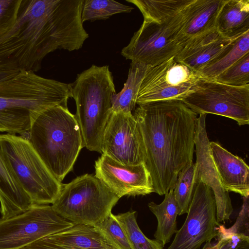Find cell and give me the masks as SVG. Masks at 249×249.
<instances>
[{
	"mask_svg": "<svg viewBox=\"0 0 249 249\" xmlns=\"http://www.w3.org/2000/svg\"><path fill=\"white\" fill-rule=\"evenodd\" d=\"M150 67L145 64L131 62L124 88L120 92L111 95V111L131 113L136 104L142 81Z\"/></svg>",
	"mask_w": 249,
	"mask_h": 249,
	"instance_id": "obj_23",
	"label": "cell"
},
{
	"mask_svg": "<svg viewBox=\"0 0 249 249\" xmlns=\"http://www.w3.org/2000/svg\"><path fill=\"white\" fill-rule=\"evenodd\" d=\"M84 146L102 154L105 127L111 108V97L116 93L108 66L92 65L78 74L70 84Z\"/></svg>",
	"mask_w": 249,
	"mask_h": 249,
	"instance_id": "obj_5",
	"label": "cell"
},
{
	"mask_svg": "<svg viewBox=\"0 0 249 249\" xmlns=\"http://www.w3.org/2000/svg\"><path fill=\"white\" fill-rule=\"evenodd\" d=\"M195 163H188L179 173L174 188L178 215L187 213L196 183L195 180Z\"/></svg>",
	"mask_w": 249,
	"mask_h": 249,
	"instance_id": "obj_28",
	"label": "cell"
},
{
	"mask_svg": "<svg viewBox=\"0 0 249 249\" xmlns=\"http://www.w3.org/2000/svg\"><path fill=\"white\" fill-rule=\"evenodd\" d=\"M148 206L158 221L155 239L164 246L177 231V217L179 212L174 189L165 194L164 199L161 203L157 204L150 202Z\"/></svg>",
	"mask_w": 249,
	"mask_h": 249,
	"instance_id": "obj_22",
	"label": "cell"
},
{
	"mask_svg": "<svg viewBox=\"0 0 249 249\" xmlns=\"http://www.w3.org/2000/svg\"><path fill=\"white\" fill-rule=\"evenodd\" d=\"M74 224L49 205H34L16 215L0 219V249H21Z\"/></svg>",
	"mask_w": 249,
	"mask_h": 249,
	"instance_id": "obj_10",
	"label": "cell"
},
{
	"mask_svg": "<svg viewBox=\"0 0 249 249\" xmlns=\"http://www.w3.org/2000/svg\"><path fill=\"white\" fill-rule=\"evenodd\" d=\"M249 197H243V203L235 223L231 228L235 232L249 236Z\"/></svg>",
	"mask_w": 249,
	"mask_h": 249,
	"instance_id": "obj_33",
	"label": "cell"
},
{
	"mask_svg": "<svg viewBox=\"0 0 249 249\" xmlns=\"http://www.w3.org/2000/svg\"><path fill=\"white\" fill-rule=\"evenodd\" d=\"M21 0H0V37L14 24Z\"/></svg>",
	"mask_w": 249,
	"mask_h": 249,
	"instance_id": "obj_32",
	"label": "cell"
},
{
	"mask_svg": "<svg viewBox=\"0 0 249 249\" xmlns=\"http://www.w3.org/2000/svg\"><path fill=\"white\" fill-rule=\"evenodd\" d=\"M196 114H213L249 124V85L236 87L201 77L181 100Z\"/></svg>",
	"mask_w": 249,
	"mask_h": 249,
	"instance_id": "obj_9",
	"label": "cell"
},
{
	"mask_svg": "<svg viewBox=\"0 0 249 249\" xmlns=\"http://www.w3.org/2000/svg\"><path fill=\"white\" fill-rule=\"evenodd\" d=\"M119 199L95 176L86 174L62 184L51 206L74 225L95 226L110 215Z\"/></svg>",
	"mask_w": 249,
	"mask_h": 249,
	"instance_id": "obj_7",
	"label": "cell"
},
{
	"mask_svg": "<svg viewBox=\"0 0 249 249\" xmlns=\"http://www.w3.org/2000/svg\"><path fill=\"white\" fill-rule=\"evenodd\" d=\"M187 214L183 225L167 249H199L203 243L216 236L220 224L216 219L213 194L201 181L196 183Z\"/></svg>",
	"mask_w": 249,
	"mask_h": 249,
	"instance_id": "obj_11",
	"label": "cell"
},
{
	"mask_svg": "<svg viewBox=\"0 0 249 249\" xmlns=\"http://www.w3.org/2000/svg\"><path fill=\"white\" fill-rule=\"evenodd\" d=\"M206 114H199L196 120L194 138L196 146L195 182L201 181L208 185L213 194L217 221L219 223L230 219L233 212L229 192L222 187L213 163L206 126Z\"/></svg>",
	"mask_w": 249,
	"mask_h": 249,
	"instance_id": "obj_15",
	"label": "cell"
},
{
	"mask_svg": "<svg viewBox=\"0 0 249 249\" xmlns=\"http://www.w3.org/2000/svg\"><path fill=\"white\" fill-rule=\"evenodd\" d=\"M233 41L215 29L189 41L175 58L198 73L228 48Z\"/></svg>",
	"mask_w": 249,
	"mask_h": 249,
	"instance_id": "obj_18",
	"label": "cell"
},
{
	"mask_svg": "<svg viewBox=\"0 0 249 249\" xmlns=\"http://www.w3.org/2000/svg\"><path fill=\"white\" fill-rule=\"evenodd\" d=\"M29 141L53 175L60 182L71 171L84 147L75 115L67 106L50 107L36 118Z\"/></svg>",
	"mask_w": 249,
	"mask_h": 249,
	"instance_id": "obj_4",
	"label": "cell"
},
{
	"mask_svg": "<svg viewBox=\"0 0 249 249\" xmlns=\"http://www.w3.org/2000/svg\"><path fill=\"white\" fill-rule=\"evenodd\" d=\"M185 8L177 16L162 22L143 19L129 44L122 49L121 54L131 62L150 66L176 56L184 47L180 34Z\"/></svg>",
	"mask_w": 249,
	"mask_h": 249,
	"instance_id": "obj_8",
	"label": "cell"
},
{
	"mask_svg": "<svg viewBox=\"0 0 249 249\" xmlns=\"http://www.w3.org/2000/svg\"><path fill=\"white\" fill-rule=\"evenodd\" d=\"M70 84L19 71L0 81V132L22 135L36 118L52 107L67 106Z\"/></svg>",
	"mask_w": 249,
	"mask_h": 249,
	"instance_id": "obj_3",
	"label": "cell"
},
{
	"mask_svg": "<svg viewBox=\"0 0 249 249\" xmlns=\"http://www.w3.org/2000/svg\"><path fill=\"white\" fill-rule=\"evenodd\" d=\"M101 150L102 154L123 164L144 163L142 137L132 113L110 110L103 133Z\"/></svg>",
	"mask_w": 249,
	"mask_h": 249,
	"instance_id": "obj_13",
	"label": "cell"
},
{
	"mask_svg": "<svg viewBox=\"0 0 249 249\" xmlns=\"http://www.w3.org/2000/svg\"><path fill=\"white\" fill-rule=\"evenodd\" d=\"M136 211L114 215L124 232L133 249H163L164 246L155 239L148 238L142 232L137 222Z\"/></svg>",
	"mask_w": 249,
	"mask_h": 249,
	"instance_id": "obj_26",
	"label": "cell"
},
{
	"mask_svg": "<svg viewBox=\"0 0 249 249\" xmlns=\"http://www.w3.org/2000/svg\"><path fill=\"white\" fill-rule=\"evenodd\" d=\"M216 30L232 41L249 32V0H225L217 18Z\"/></svg>",
	"mask_w": 249,
	"mask_h": 249,
	"instance_id": "obj_21",
	"label": "cell"
},
{
	"mask_svg": "<svg viewBox=\"0 0 249 249\" xmlns=\"http://www.w3.org/2000/svg\"><path fill=\"white\" fill-rule=\"evenodd\" d=\"M21 249H118L95 226L74 225Z\"/></svg>",
	"mask_w": 249,
	"mask_h": 249,
	"instance_id": "obj_16",
	"label": "cell"
},
{
	"mask_svg": "<svg viewBox=\"0 0 249 249\" xmlns=\"http://www.w3.org/2000/svg\"><path fill=\"white\" fill-rule=\"evenodd\" d=\"M175 57L148 69L139 89L137 104L181 100L201 77L198 73L178 62Z\"/></svg>",
	"mask_w": 249,
	"mask_h": 249,
	"instance_id": "obj_12",
	"label": "cell"
},
{
	"mask_svg": "<svg viewBox=\"0 0 249 249\" xmlns=\"http://www.w3.org/2000/svg\"><path fill=\"white\" fill-rule=\"evenodd\" d=\"M214 242H206L201 249H249V236L220 224Z\"/></svg>",
	"mask_w": 249,
	"mask_h": 249,
	"instance_id": "obj_29",
	"label": "cell"
},
{
	"mask_svg": "<svg viewBox=\"0 0 249 249\" xmlns=\"http://www.w3.org/2000/svg\"><path fill=\"white\" fill-rule=\"evenodd\" d=\"M210 148L223 188L243 197L249 196V167L246 162L217 142H210Z\"/></svg>",
	"mask_w": 249,
	"mask_h": 249,
	"instance_id": "obj_17",
	"label": "cell"
},
{
	"mask_svg": "<svg viewBox=\"0 0 249 249\" xmlns=\"http://www.w3.org/2000/svg\"><path fill=\"white\" fill-rule=\"evenodd\" d=\"M249 53V32L236 40L214 60L198 73L201 77L214 80L217 76Z\"/></svg>",
	"mask_w": 249,
	"mask_h": 249,
	"instance_id": "obj_24",
	"label": "cell"
},
{
	"mask_svg": "<svg viewBox=\"0 0 249 249\" xmlns=\"http://www.w3.org/2000/svg\"><path fill=\"white\" fill-rule=\"evenodd\" d=\"M94 167L95 176L119 198L153 193L150 176L144 163L124 165L102 154Z\"/></svg>",
	"mask_w": 249,
	"mask_h": 249,
	"instance_id": "obj_14",
	"label": "cell"
},
{
	"mask_svg": "<svg viewBox=\"0 0 249 249\" xmlns=\"http://www.w3.org/2000/svg\"><path fill=\"white\" fill-rule=\"evenodd\" d=\"M153 193L173 189L179 173L193 161L197 114L181 100L158 101L135 110Z\"/></svg>",
	"mask_w": 249,
	"mask_h": 249,
	"instance_id": "obj_2",
	"label": "cell"
},
{
	"mask_svg": "<svg viewBox=\"0 0 249 249\" xmlns=\"http://www.w3.org/2000/svg\"><path fill=\"white\" fill-rule=\"evenodd\" d=\"M133 7L113 0H84L81 14L82 22L106 19L116 14L130 13Z\"/></svg>",
	"mask_w": 249,
	"mask_h": 249,
	"instance_id": "obj_27",
	"label": "cell"
},
{
	"mask_svg": "<svg viewBox=\"0 0 249 249\" xmlns=\"http://www.w3.org/2000/svg\"><path fill=\"white\" fill-rule=\"evenodd\" d=\"M18 71H0V81L2 80L6 77L16 73Z\"/></svg>",
	"mask_w": 249,
	"mask_h": 249,
	"instance_id": "obj_34",
	"label": "cell"
},
{
	"mask_svg": "<svg viewBox=\"0 0 249 249\" xmlns=\"http://www.w3.org/2000/svg\"><path fill=\"white\" fill-rule=\"evenodd\" d=\"M225 0H193L185 10L180 39L185 46L191 40L216 29Z\"/></svg>",
	"mask_w": 249,
	"mask_h": 249,
	"instance_id": "obj_19",
	"label": "cell"
},
{
	"mask_svg": "<svg viewBox=\"0 0 249 249\" xmlns=\"http://www.w3.org/2000/svg\"><path fill=\"white\" fill-rule=\"evenodd\" d=\"M193 0H126L135 5L144 20L158 22L181 13Z\"/></svg>",
	"mask_w": 249,
	"mask_h": 249,
	"instance_id": "obj_25",
	"label": "cell"
},
{
	"mask_svg": "<svg viewBox=\"0 0 249 249\" xmlns=\"http://www.w3.org/2000/svg\"><path fill=\"white\" fill-rule=\"evenodd\" d=\"M214 80L236 87L249 85V53L244 55Z\"/></svg>",
	"mask_w": 249,
	"mask_h": 249,
	"instance_id": "obj_30",
	"label": "cell"
},
{
	"mask_svg": "<svg viewBox=\"0 0 249 249\" xmlns=\"http://www.w3.org/2000/svg\"><path fill=\"white\" fill-rule=\"evenodd\" d=\"M84 0H21L16 21L0 37V71L35 72L49 53L80 49L89 34Z\"/></svg>",
	"mask_w": 249,
	"mask_h": 249,
	"instance_id": "obj_1",
	"label": "cell"
},
{
	"mask_svg": "<svg viewBox=\"0 0 249 249\" xmlns=\"http://www.w3.org/2000/svg\"><path fill=\"white\" fill-rule=\"evenodd\" d=\"M2 151L33 205L53 204L62 186L51 172L30 141L21 136L0 134Z\"/></svg>",
	"mask_w": 249,
	"mask_h": 249,
	"instance_id": "obj_6",
	"label": "cell"
},
{
	"mask_svg": "<svg viewBox=\"0 0 249 249\" xmlns=\"http://www.w3.org/2000/svg\"><path fill=\"white\" fill-rule=\"evenodd\" d=\"M95 226L118 249H133L114 214L111 213L107 218Z\"/></svg>",
	"mask_w": 249,
	"mask_h": 249,
	"instance_id": "obj_31",
	"label": "cell"
},
{
	"mask_svg": "<svg viewBox=\"0 0 249 249\" xmlns=\"http://www.w3.org/2000/svg\"><path fill=\"white\" fill-rule=\"evenodd\" d=\"M0 204L3 219L21 213L34 205L18 180L0 144Z\"/></svg>",
	"mask_w": 249,
	"mask_h": 249,
	"instance_id": "obj_20",
	"label": "cell"
}]
</instances>
